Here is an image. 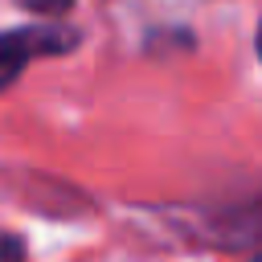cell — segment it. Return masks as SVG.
Masks as SVG:
<instances>
[{
	"label": "cell",
	"instance_id": "2",
	"mask_svg": "<svg viewBox=\"0 0 262 262\" xmlns=\"http://www.w3.org/2000/svg\"><path fill=\"white\" fill-rule=\"evenodd\" d=\"M258 237H262V201L221 213V225H217L221 246H242V242H258Z\"/></svg>",
	"mask_w": 262,
	"mask_h": 262
},
{
	"label": "cell",
	"instance_id": "4",
	"mask_svg": "<svg viewBox=\"0 0 262 262\" xmlns=\"http://www.w3.org/2000/svg\"><path fill=\"white\" fill-rule=\"evenodd\" d=\"M29 12H41V16H61V12H70V4L74 0H20Z\"/></svg>",
	"mask_w": 262,
	"mask_h": 262
},
{
	"label": "cell",
	"instance_id": "5",
	"mask_svg": "<svg viewBox=\"0 0 262 262\" xmlns=\"http://www.w3.org/2000/svg\"><path fill=\"white\" fill-rule=\"evenodd\" d=\"M258 57H262V29H258Z\"/></svg>",
	"mask_w": 262,
	"mask_h": 262
},
{
	"label": "cell",
	"instance_id": "1",
	"mask_svg": "<svg viewBox=\"0 0 262 262\" xmlns=\"http://www.w3.org/2000/svg\"><path fill=\"white\" fill-rule=\"evenodd\" d=\"M74 41H78V33H70V29H45V25L4 29L0 33V90L12 86L37 53H66Z\"/></svg>",
	"mask_w": 262,
	"mask_h": 262
},
{
	"label": "cell",
	"instance_id": "3",
	"mask_svg": "<svg viewBox=\"0 0 262 262\" xmlns=\"http://www.w3.org/2000/svg\"><path fill=\"white\" fill-rule=\"evenodd\" d=\"M0 262H25V242H20V233L0 229Z\"/></svg>",
	"mask_w": 262,
	"mask_h": 262
},
{
	"label": "cell",
	"instance_id": "6",
	"mask_svg": "<svg viewBox=\"0 0 262 262\" xmlns=\"http://www.w3.org/2000/svg\"><path fill=\"white\" fill-rule=\"evenodd\" d=\"M254 262H262V258H254Z\"/></svg>",
	"mask_w": 262,
	"mask_h": 262
}]
</instances>
